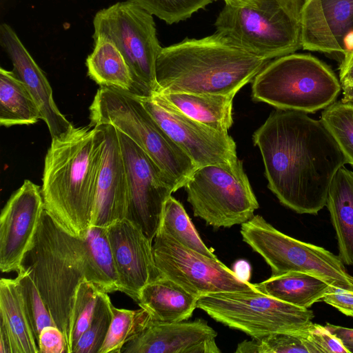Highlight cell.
<instances>
[{"mask_svg":"<svg viewBox=\"0 0 353 353\" xmlns=\"http://www.w3.org/2000/svg\"><path fill=\"white\" fill-rule=\"evenodd\" d=\"M20 267L29 270L55 325L65 336L68 353L75 292L79 283L88 279L82 238L65 230L44 209Z\"/></svg>","mask_w":353,"mask_h":353,"instance_id":"obj_4","label":"cell"},{"mask_svg":"<svg viewBox=\"0 0 353 353\" xmlns=\"http://www.w3.org/2000/svg\"><path fill=\"white\" fill-rule=\"evenodd\" d=\"M112 305L108 293L102 292L89 326L79 338L72 353H99L112 319Z\"/></svg>","mask_w":353,"mask_h":353,"instance_id":"obj_34","label":"cell"},{"mask_svg":"<svg viewBox=\"0 0 353 353\" xmlns=\"http://www.w3.org/2000/svg\"><path fill=\"white\" fill-rule=\"evenodd\" d=\"M112 319L99 353H121L123 347L144 326L150 314L143 308L119 309L112 305Z\"/></svg>","mask_w":353,"mask_h":353,"instance_id":"obj_31","label":"cell"},{"mask_svg":"<svg viewBox=\"0 0 353 353\" xmlns=\"http://www.w3.org/2000/svg\"><path fill=\"white\" fill-rule=\"evenodd\" d=\"M325 326L327 329L337 336L344 346L350 351L353 352V329L345 327L343 326L335 325L327 323Z\"/></svg>","mask_w":353,"mask_h":353,"instance_id":"obj_41","label":"cell"},{"mask_svg":"<svg viewBox=\"0 0 353 353\" xmlns=\"http://www.w3.org/2000/svg\"><path fill=\"white\" fill-rule=\"evenodd\" d=\"M303 50L345 54L353 34V0H308L300 11Z\"/></svg>","mask_w":353,"mask_h":353,"instance_id":"obj_18","label":"cell"},{"mask_svg":"<svg viewBox=\"0 0 353 353\" xmlns=\"http://www.w3.org/2000/svg\"><path fill=\"white\" fill-rule=\"evenodd\" d=\"M343 98L341 101L353 103V86L342 88Z\"/></svg>","mask_w":353,"mask_h":353,"instance_id":"obj_45","label":"cell"},{"mask_svg":"<svg viewBox=\"0 0 353 353\" xmlns=\"http://www.w3.org/2000/svg\"><path fill=\"white\" fill-rule=\"evenodd\" d=\"M321 301L335 307L343 314L353 317V292L331 285Z\"/></svg>","mask_w":353,"mask_h":353,"instance_id":"obj_39","label":"cell"},{"mask_svg":"<svg viewBox=\"0 0 353 353\" xmlns=\"http://www.w3.org/2000/svg\"><path fill=\"white\" fill-rule=\"evenodd\" d=\"M311 331L315 342L323 353H350L341 340L325 325L312 323Z\"/></svg>","mask_w":353,"mask_h":353,"instance_id":"obj_38","label":"cell"},{"mask_svg":"<svg viewBox=\"0 0 353 353\" xmlns=\"http://www.w3.org/2000/svg\"><path fill=\"white\" fill-rule=\"evenodd\" d=\"M248 267H250V265L248 263H246L245 261H238V264L235 265L236 270L234 271L241 279H242L245 281H247L245 276H248V277H250V275L247 274V273L250 274V271H247V270L245 271L244 270H245V268H246Z\"/></svg>","mask_w":353,"mask_h":353,"instance_id":"obj_44","label":"cell"},{"mask_svg":"<svg viewBox=\"0 0 353 353\" xmlns=\"http://www.w3.org/2000/svg\"><path fill=\"white\" fill-rule=\"evenodd\" d=\"M94 47L85 61L88 75L101 87L134 94L130 68L119 50L110 41L94 39Z\"/></svg>","mask_w":353,"mask_h":353,"instance_id":"obj_26","label":"cell"},{"mask_svg":"<svg viewBox=\"0 0 353 353\" xmlns=\"http://www.w3.org/2000/svg\"><path fill=\"white\" fill-rule=\"evenodd\" d=\"M137 97L196 168L208 165L230 166L238 161L236 143L228 132L215 130L192 119L154 96Z\"/></svg>","mask_w":353,"mask_h":353,"instance_id":"obj_14","label":"cell"},{"mask_svg":"<svg viewBox=\"0 0 353 353\" xmlns=\"http://www.w3.org/2000/svg\"><path fill=\"white\" fill-rule=\"evenodd\" d=\"M0 44L12 63V71L35 102L51 137H57L72 128L74 125L56 105L52 88L43 72L7 23L0 26Z\"/></svg>","mask_w":353,"mask_h":353,"instance_id":"obj_20","label":"cell"},{"mask_svg":"<svg viewBox=\"0 0 353 353\" xmlns=\"http://www.w3.org/2000/svg\"><path fill=\"white\" fill-rule=\"evenodd\" d=\"M311 326L301 332L273 333L245 340L238 344L235 352L323 353L312 336Z\"/></svg>","mask_w":353,"mask_h":353,"instance_id":"obj_29","label":"cell"},{"mask_svg":"<svg viewBox=\"0 0 353 353\" xmlns=\"http://www.w3.org/2000/svg\"><path fill=\"white\" fill-rule=\"evenodd\" d=\"M99 125L104 143L90 225L106 228L126 218L128 190L117 129L109 124Z\"/></svg>","mask_w":353,"mask_h":353,"instance_id":"obj_19","label":"cell"},{"mask_svg":"<svg viewBox=\"0 0 353 353\" xmlns=\"http://www.w3.org/2000/svg\"><path fill=\"white\" fill-rule=\"evenodd\" d=\"M0 316L10 333L12 353H39L17 278L0 281Z\"/></svg>","mask_w":353,"mask_h":353,"instance_id":"obj_24","label":"cell"},{"mask_svg":"<svg viewBox=\"0 0 353 353\" xmlns=\"http://www.w3.org/2000/svg\"><path fill=\"white\" fill-rule=\"evenodd\" d=\"M183 245L212 259H217L203 243L182 204L170 196L165 201L160 226Z\"/></svg>","mask_w":353,"mask_h":353,"instance_id":"obj_30","label":"cell"},{"mask_svg":"<svg viewBox=\"0 0 353 353\" xmlns=\"http://www.w3.org/2000/svg\"><path fill=\"white\" fill-rule=\"evenodd\" d=\"M198 299L179 284L161 274L144 286L137 303L152 320L174 323L191 317L197 308Z\"/></svg>","mask_w":353,"mask_h":353,"instance_id":"obj_21","label":"cell"},{"mask_svg":"<svg viewBox=\"0 0 353 353\" xmlns=\"http://www.w3.org/2000/svg\"><path fill=\"white\" fill-rule=\"evenodd\" d=\"M119 278V291L138 302L141 290L157 279L152 241L127 219L106 227Z\"/></svg>","mask_w":353,"mask_h":353,"instance_id":"obj_16","label":"cell"},{"mask_svg":"<svg viewBox=\"0 0 353 353\" xmlns=\"http://www.w3.org/2000/svg\"><path fill=\"white\" fill-rule=\"evenodd\" d=\"M168 24L190 18L214 0H129Z\"/></svg>","mask_w":353,"mask_h":353,"instance_id":"obj_36","label":"cell"},{"mask_svg":"<svg viewBox=\"0 0 353 353\" xmlns=\"http://www.w3.org/2000/svg\"><path fill=\"white\" fill-rule=\"evenodd\" d=\"M270 61L216 32L201 39L185 38L161 48L156 61L154 93L235 96Z\"/></svg>","mask_w":353,"mask_h":353,"instance_id":"obj_3","label":"cell"},{"mask_svg":"<svg viewBox=\"0 0 353 353\" xmlns=\"http://www.w3.org/2000/svg\"><path fill=\"white\" fill-rule=\"evenodd\" d=\"M226 6L232 7H250L256 5L261 0H223Z\"/></svg>","mask_w":353,"mask_h":353,"instance_id":"obj_43","label":"cell"},{"mask_svg":"<svg viewBox=\"0 0 353 353\" xmlns=\"http://www.w3.org/2000/svg\"><path fill=\"white\" fill-rule=\"evenodd\" d=\"M308 0H292V3L296 8V11L299 14L300 16V11L303 5Z\"/></svg>","mask_w":353,"mask_h":353,"instance_id":"obj_46","label":"cell"},{"mask_svg":"<svg viewBox=\"0 0 353 353\" xmlns=\"http://www.w3.org/2000/svg\"><path fill=\"white\" fill-rule=\"evenodd\" d=\"M0 353H12L10 333L5 324L0 321Z\"/></svg>","mask_w":353,"mask_h":353,"instance_id":"obj_42","label":"cell"},{"mask_svg":"<svg viewBox=\"0 0 353 353\" xmlns=\"http://www.w3.org/2000/svg\"><path fill=\"white\" fill-rule=\"evenodd\" d=\"M83 239L88 280L106 293L119 291V278L112 250L105 227L90 225Z\"/></svg>","mask_w":353,"mask_h":353,"instance_id":"obj_27","label":"cell"},{"mask_svg":"<svg viewBox=\"0 0 353 353\" xmlns=\"http://www.w3.org/2000/svg\"><path fill=\"white\" fill-rule=\"evenodd\" d=\"M90 126L109 124L138 145L173 183L184 187L197 168L143 106L136 94L101 87L90 106Z\"/></svg>","mask_w":353,"mask_h":353,"instance_id":"obj_5","label":"cell"},{"mask_svg":"<svg viewBox=\"0 0 353 353\" xmlns=\"http://www.w3.org/2000/svg\"><path fill=\"white\" fill-rule=\"evenodd\" d=\"M216 32L243 49L270 60L301 48L300 17L291 0H261L250 7L225 6Z\"/></svg>","mask_w":353,"mask_h":353,"instance_id":"obj_7","label":"cell"},{"mask_svg":"<svg viewBox=\"0 0 353 353\" xmlns=\"http://www.w3.org/2000/svg\"><path fill=\"white\" fill-rule=\"evenodd\" d=\"M117 131L125 164L128 208L126 218L152 241L166 200L176 191L173 183L132 139Z\"/></svg>","mask_w":353,"mask_h":353,"instance_id":"obj_13","label":"cell"},{"mask_svg":"<svg viewBox=\"0 0 353 353\" xmlns=\"http://www.w3.org/2000/svg\"><path fill=\"white\" fill-rule=\"evenodd\" d=\"M339 81L342 88L353 86V47L343 55L339 68Z\"/></svg>","mask_w":353,"mask_h":353,"instance_id":"obj_40","label":"cell"},{"mask_svg":"<svg viewBox=\"0 0 353 353\" xmlns=\"http://www.w3.org/2000/svg\"><path fill=\"white\" fill-rule=\"evenodd\" d=\"M152 96L215 130L228 132L233 124L234 96L188 92L154 93Z\"/></svg>","mask_w":353,"mask_h":353,"instance_id":"obj_22","label":"cell"},{"mask_svg":"<svg viewBox=\"0 0 353 353\" xmlns=\"http://www.w3.org/2000/svg\"><path fill=\"white\" fill-rule=\"evenodd\" d=\"M252 81L254 101L307 114L335 102L342 89L333 70L307 54L292 53L274 59Z\"/></svg>","mask_w":353,"mask_h":353,"instance_id":"obj_6","label":"cell"},{"mask_svg":"<svg viewBox=\"0 0 353 353\" xmlns=\"http://www.w3.org/2000/svg\"><path fill=\"white\" fill-rule=\"evenodd\" d=\"M102 292L96 284L87 279L78 285L71 313L68 353H72L79 338L89 326L98 298Z\"/></svg>","mask_w":353,"mask_h":353,"instance_id":"obj_33","label":"cell"},{"mask_svg":"<svg viewBox=\"0 0 353 353\" xmlns=\"http://www.w3.org/2000/svg\"><path fill=\"white\" fill-rule=\"evenodd\" d=\"M44 210L41 188L30 180L10 197L0 217V270H19Z\"/></svg>","mask_w":353,"mask_h":353,"instance_id":"obj_15","label":"cell"},{"mask_svg":"<svg viewBox=\"0 0 353 353\" xmlns=\"http://www.w3.org/2000/svg\"><path fill=\"white\" fill-rule=\"evenodd\" d=\"M320 119L335 139L347 163L353 167V103L335 101L323 110Z\"/></svg>","mask_w":353,"mask_h":353,"instance_id":"obj_32","label":"cell"},{"mask_svg":"<svg viewBox=\"0 0 353 353\" xmlns=\"http://www.w3.org/2000/svg\"><path fill=\"white\" fill-rule=\"evenodd\" d=\"M153 15L129 0L98 11L93 39L112 42L123 56L132 74L134 94L150 97L157 90L156 61L160 50Z\"/></svg>","mask_w":353,"mask_h":353,"instance_id":"obj_8","label":"cell"},{"mask_svg":"<svg viewBox=\"0 0 353 353\" xmlns=\"http://www.w3.org/2000/svg\"><path fill=\"white\" fill-rule=\"evenodd\" d=\"M216 336L203 319L162 323L150 317L121 353H220Z\"/></svg>","mask_w":353,"mask_h":353,"instance_id":"obj_17","label":"cell"},{"mask_svg":"<svg viewBox=\"0 0 353 353\" xmlns=\"http://www.w3.org/2000/svg\"><path fill=\"white\" fill-rule=\"evenodd\" d=\"M152 244L156 266L161 274L175 281L192 294L257 290L241 279L218 258L191 250L169 234L158 230Z\"/></svg>","mask_w":353,"mask_h":353,"instance_id":"obj_12","label":"cell"},{"mask_svg":"<svg viewBox=\"0 0 353 353\" xmlns=\"http://www.w3.org/2000/svg\"><path fill=\"white\" fill-rule=\"evenodd\" d=\"M39 353H68L63 333L56 325L45 327L38 341Z\"/></svg>","mask_w":353,"mask_h":353,"instance_id":"obj_37","label":"cell"},{"mask_svg":"<svg viewBox=\"0 0 353 353\" xmlns=\"http://www.w3.org/2000/svg\"><path fill=\"white\" fill-rule=\"evenodd\" d=\"M197 308L216 321L259 338L309 328L312 310L299 307L259 290L217 292L201 296Z\"/></svg>","mask_w":353,"mask_h":353,"instance_id":"obj_10","label":"cell"},{"mask_svg":"<svg viewBox=\"0 0 353 353\" xmlns=\"http://www.w3.org/2000/svg\"><path fill=\"white\" fill-rule=\"evenodd\" d=\"M17 273L16 278L20 284L26 307L38 343L41 330L46 326L56 325L29 270L20 267Z\"/></svg>","mask_w":353,"mask_h":353,"instance_id":"obj_35","label":"cell"},{"mask_svg":"<svg viewBox=\"0 0 353 353\" xmlns=\"http://www.w3.org/2000/svg\"><path fill=\"white\" fill-rule=\"evenodd\" d=\"M268 187L281 204L298 214H317L327 203L336 172L347 163L321 119L276 108L254 132Z\"/></svg>","mask_w":353,"mask_h":353,"instance_id":"obj_1","label":"cell"},{"mask_svg":"<svg viewBox=\"0 0 353 353\" xmlns=\"http://www.w3.org/2000/svg\"><path fill=\"white\" fill-rule=\"evenodd\" d=\"M292 1V0H291Z\"/></svg>","mask_w":353,"mask_h":353,"instance_id":"obj_47","label":"cell"},{"mask_svg":"<svg viewBox=\"0 0 353 353\" xmlns=\"http://www.w3.org/2000/svg\"><path fill=\"white\" fill-rule=\"evenodd\" d=\"M194 215L214 228H230L250 220L259 203L243 170L233 165L197 168L184 187Z\"/></svg>","mask_w":353,"mask_h":353,"instance_id":"obj_11","label":"cell"},{"mask_svg":"<svg viewBox=\"0 0 353 353\" xmlns=\"http://www.w3.org/2000/svg\"><path fill=\"white\" fill-rule=\"evenodd\" d=\"M257 290L287 303L309 309L321 301L331 286L315 276L288 272L254 284Z\"/></svg>","mask_w":353,"mask_h":353,"instance_id":"obj_25","label":"cell"},{"mask_svg":"<svg viewBox=\"0 0 353 353\" xmlns=\"http://www.w3.org/2000/svg\"><path fill=\"white\" fill-rule=\"evenodd\" d=\"M39 119H42L41 114L23 83L13 71L1 68V125H28Z\"/></svg>","mask_w":353,"mask_h":353,"instance_id":"obj_28","label":"cell"},{"mask_svg":"<svg viewBox=\"0 0 353 353\" xmlns=\"http://www.w3.org/2000/svg\"><path fill=\"white\" fill-rule=\"evenodd\" d=\"M104 143L101 125L73 126L52 138L44 161V209L65 230L82 237L91 225Z\"/></svg>","mask_w":353,"mask_h":353,"instance_id":"obj_2","label":"cell"},{"mask_svg":"<svg viewBox=\"0 0 353 353\" xmlns=\"http://www.w3.org/2000/svg\"><path fill=\"white\" fill-rule=\"evenodd\" d=\"M326 206L335 230L339 255L353 265V171L344 166L336 172L329 188Z\"/></svg>","mask_w":353,"mask_h":353,"instance_id":"obj_23","label":"cell"},{"mask_svg":"<svg viewBox=\"0 0 353 353\" xmlns=\"http://www.w3.org/2000/svg\"><path fill=\"white\" fill-rule=\"evenodd\" d=\"M241 234L244 242L270 265L271 276L301 272L353 292V276L347 272L339 255L283 234L260 215L242 223Z\"/></svg>","mask_w":353,"mask_h":353,"instance_id":"obj_9","label":"cell"}]
</instances>
